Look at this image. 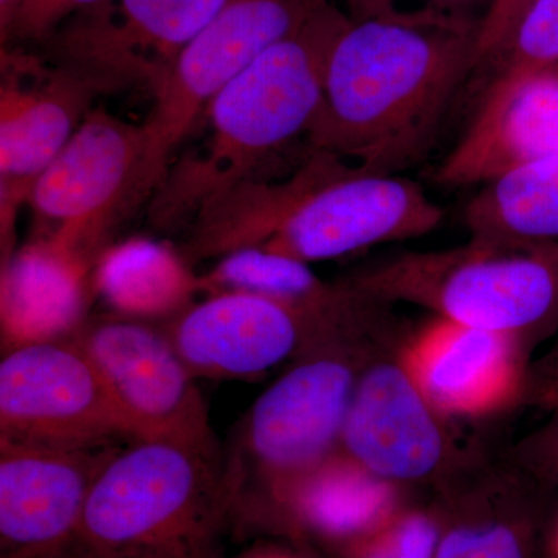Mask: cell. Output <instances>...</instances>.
<instances>
[{
  "label": "cell",
  "instance_id": "obj_36",
  "mask_svg": "<svg viewBox=\"0 0 558 558\" xmlns=\"http://www.w3.org/2000/svg\"><path fill=\"white\" fill-rule=\"evenodd\" d=\"M22 3H24V0H22L21 5H22ZM20 9H21V7H20Z\"/></svg>",
  "mask_w": 558,
  "mask_h": 558
},
{
  "label": "cell",
  "instance_id": "obj_14",
  "mask_svg": "<svg viewBox=\"0 0 558 558\" xmlns=\"http://www.w3.org/2000/svg\"><path fill=\"white\" fill-rule=\"evenodd\" d=\"M398 352L360 371L340 451L363 469L402 487L438 478L449 469L450 436Z\"/></svg>",
  "mask_w": 558,
  "mask_h": 558
},
{
  "label": "cell",
  "instance_id": "obj_30",
  "mask_svg": "<svg viewBox=\"0 0 558 558\" xmlns=\"http://www.w3.org/2000/svg\"><path fill=\"white\" fill-rule=\"evenodd\" d=\"M234 558H310L304 554L296 553V550L290 548H282L277 545H263L256 546V548L247 550V553L241 554V556Z\"/></svg>",
  "mask_w": 558,
  "mask_h": 558
},
{
  "label": "cell",
  "instance_id": "obj_25",
  "mask_svg": "<svg viewBox=\"0 0 558 558\" xmlns=\"http://www.w3.org/2000/svg\"><path fill=\"white\" fill-rule=\"evenodd\" d=\"M440 529V513L402 506L380 526L337 553V557L436 558Z\"/></svg>",
  "mask_w": 558,
  "mask_h": 558
},
{
  "label": "cell",
  "instance_id": "obj_3",
  "mask_svg": "<svg viewBox=\"0 0 558 558\" xmlns=\"http://www.w3.org/2000/svg\"><path fill=\"white\" fill-rule=\"evenodd\" d=\"M442 219V207L414 180L366 172L319 150L278 182L245 183L229 208L238 248L271 250L307 264L416 240Z\"/></svg>",
  "mask_w": 558,
  "mask_h": 558
},
{
  "label": "cell",
  "instance_id": "obj_17",
  "mask_svg": "<svg viewBox=\"0 0 558 558\" xmlns=\"http://www.w3.org/2000/svg\"><path fill=\"white\" fill-rule=\"evenodd\" d=\"M558 157V75L487 87L475 119L435 170L442 186L484 185L510 170Z\"/></svg>",
  "mask_w": 558,
  "mask_h": 558
},
{
  "label": "cell",
  "instance_id": "obj_29",
  "mask_svg": "<svg viewBox=\"0 0 558 558\" xmlns=\"http://www.w3.org/2000/svg\"><path fill=\"white\" fill-rule=\"evenodd\" d=\"M531 405L554 410L558 407V343L545 357L527 368L523 398Z\"/></svg>",
  "mask_w": 558,
  "mask_h": 558
},
{
  "label": "cell",
  "instance_id": "obj_10",
  "mask_svg": "<svg viewBox=\"0 0 558 558\" xmlns=\"http://www.w3.org/2000/svg\"><path fill=\"white\" fill-rule=\"evenodd\" d=\"M70 339L100 373L135 440L216 446L204 396L167 333L113 314L84 322Z\"/></svg>",
  "mask_w": 558,
  "mask_h": 558
},
{
  "label": "cell",
  "instance_id": "obj_5",
  "mask_svg": "<svg viewBox=\"0 0 558 558\" xmlns=\"http://www.w3.org/2000/svg\"><path fill=\"white\" fill-rule=\"evenodd\" d=\"M384 303H405L524 348L558 329V242L470 236L464 245L403 252L348 278Z\"/></svg>",
  "mask_w": 558,
  "mask_h": 558
},
{
  "label": "cell",
  "instance_id": "obj_23",
  "mask_svg": "<svg viewBox=\"0 0 558 558\" xmlns=\"http://www.w3.org/2000/svg\"><path fill=\"white\" fill-rule=\"evenodd\" d=\"M509 495L505 488H480L440 513L436 558H531V520Z\"/></svg>",
  "mask_w": 558,
  "mask_h": 558
},
{
  "label": "cell",
  "instance_id": "obj_28",
  "mask_svg": "<svg viewBox=\"0 0 558 558\" xmlns=\"http://www.w3.org/2000/svg\"><path fill=\"white\" fill-rule=\"evenodd\" d=\"M548 424L520 447L521 464L543 484H558V407Z\"/></svg>",
  "mask_w": 558,
  "mask_h": 558
},
{
  "label": "cell",
  "instance_id": "obj_4",
  "mask_svg": "<svg viewBox=\"0 0 558 558\" xmlns=\"http://www.w3.org/2000/svg\"><path fill=\"white\" fill-rule=\"evenodd\" d=\"M236 501L218 446L134 440L95 481L75 542L90 558H222Z\"/></svg>",
  "mask_w": 558,
  "mask_h": 558
},
{
  "label": "cell",
  "instance_id": "obj_12",
  "mask_svg": "<svg viewBox=\"0 0 558 558\" xmlns=\"http://www.w3.org/2000/svg\"><path fill=\"white\" fill-rule=\"evenodd\" d=\"M32 81L2 60L0 87V233L3 260L11 256L17 213L28 204L36 180L78 130L92 100L106 84L57 62L47 68L27 53Z\"/></svg>",
  "mask_w": 558,
  "mask_h": 558
},
{
  "label": "cell",
  "instance_id": "obj_6",
  "mask_svg": "<svg viewBox=\"0 0 558 558\" xmlns=\"http://www.w3.org/2000/svg\"><path fill=\"white\" fill-rule=\"evenodd\" d=\"M376 340L333 339L303 359L253 403L245 421L244 451L252 487L238 497L233 524L259 529L301 481L340 449L349 407L366 360L362 347Z\"/></svg>",
  "mask_w": 558,
  "mask_h": 558
},
{
  "label": "cell",
  "instance_id": "obj_16",
  "mask_svg": "<svg viewBox=\"0 0 558 558\" xmlns=\"http://www.w3.org/2000/svg\"><path fill=\"white\" fill-rule=\"evenodd\" d=\"M193 376H258L314 347L310 323L278 301L244 292L209 295L175 315L167 332Z\"/></svg>",
  "mask_w": 558,
  "mask_h": 558
},
{
  "label": "cell",
  "instance_id": "obj_33",
  "mask_svg": "<svg viewBox=\"0 0 558 558\" xmlns=\"http://www.w3.org/2000/svg\"><path fill=\"white\" fill-rule=\"evenodd\" d=\"M47 558H90L87 556L86 553H84L83 549L80 548L78 545H76L75 539L73 542H70L68 546H64V548L58 550V553L51 554L50 557Z\"/></svg>",
  "mask_w": 558,
  "mask_h": 558
},
{
  "label": "cell",
  "instance_id": "obj_18",
  "mask_svg": "<svg viewBox=\"0 0 558 558\" xmlns=\"http://www.w3.org/2000/svg\"><path fill=\"white\" fill-rule=\"evenodd\" d=\"M400 486L337 450L264 521V531L340 553L402 508Z\"/></svg>",
  "mask_w": 558,
  "mask_h": 558
},
{
  "label": "cell",
  "instance_id": "obj_1",
  "mask_svg": "<svg viewBox=\"0 0 558 558\" xmlns=\"http://www.w3.org/2000/svg\"><path fill=\"white\" fill-rule=\"evenodd\" d=\"M478 27L461 13H405L391 3L351 14L326 62L307 153L333 154L376 174L416 167L478 70Z\"/></svg>",
  "mask_w": 558,
  "mask_h": 558
},
{
  "label": "cell",
  "instance_id": "obj_2",
  "mask_svg": "<svg viewBox=\"0 0 558 558\" xmlns=\"http://www.w3.org/2000/svg\"><path fill=\"white\" fill-rule=\"evenodd\" d=\"M351 14L326 0L288 38L242 70L208 102L209 137L199 156L167 172L150 202L154 223L194 218L220 194L307 140L322 105L330 49Z\"/></svg>",
  "mask_w": 558,
  "mask_h": 558
},
{
  "label": "cell",
  "instance_id": "obj_19",
  "mask_svg": "<svg viewBox=\"0 0 558 558\" xmlns=\"http://www.w3.org/2000/svg\"><path fill=\"white\" fill-rule=\"evenodd\" d=\"M94 264L35 238L3 260L2 328L11 348L62 340L83 326Z\"/></svg>",
  "mask_w": 558,
  "mask_h": 558
},
{
  "label": "cell",
  "instance_id": "obj_32",
  "mask_svg": "<svg viewBox=\"0 0 558 558\" xmlns=\"http://www.w3.org/2000/svg\"><path fill=\"white\" fill-rule=\"evenodd\" d=\"M22 0H0V35L9 31Z\"/></svg>",
  "mask_w": 558,
  "mask_h": 558
},
{
  "label": "cell",
  "instance_id": "obj_7",
  "mask_svg": "<svg viewBox=\"0 0 558 558\" xmlns=\"http://www.w3.org/2000/svg\"><path fill=\"white\" fill-rule=\"evenodd\" d=\"M157 190L145 124L90 110L33 186L36 238L97 263L110 230Z\"/></svg>",
  "mask_w": 558,
  "mask_h": 558
},
{
  "label": "cell",
  "instance_id": "obj_34",
  "mask_svg": "<svg viewBox=\"0 0 558 558\" xmlns=\"http://www.w3.org/2000/svg\"><path fill=\"white\" fill-rule=\"evenodd\" d=\"M549 553L550 558H558V521L556 527H554L553 535H550Z\"/></svg>",
  "mask_w": 558,
  "mask_h": 558
},
{
  "label": "cell",
  "instance_id": "obj_9",
  "mask_svg": "<svg viewBox=\"0 0 558 558\" xmlns=\"http://www.w3.org/2000/svg\"><path fill=\"white\" fill-rule=\"evenodd\" d=\"M130 427L92 360L72 339L11 348L0 363V439L95 447Z\"/></svg>",
  "mask_w": 558,
  "mask_h": 558
},
{
  "label": "cell",
  "instance_id": "obj_20",
  "mask_svg": "<svg viewBox=\"0 0 558 558\" xmlns=\"http://www.w3.org/2000/svg\"><path fill=\"white\" fill-rule=\"evenodd\" d=\"M218 259L201 278L202 290L209 295L244 292L278 301L299 312L315 330L347 317L357 300L347 281L330 284L318 278L310 264L271 250L245 247Z\"/></svg>",
  "mask_w": 558,
  "mask_h": 558
},
{
  "label": "cell",
  "instance_id": "obj_11",
  "mask_svg": "<svg viewBox=\"0 0 558 558\" xmlns=\"http://www.w3.org/2000/svg\"><path fill=\"white\" fill-rule=\"evenodd\" d=\"M229 0H102L40 46L106 86H153Z\"/></svg>",
  "mask_w": 558,
  "mask_h": 558
},
{
  "label": "cell",
  "instance_id": "obj_26",
  "mask_svg": "<svg viewBox=\"0 0 558 558\" xmlns=\"http://www.w3.org/2000/svg\"><path fill=\"white\" fill-rule=\"evenodd\" d=\"M102 0H24L9 31L2 35V46L44 44L70 17L89 10Z\"/></svg>",
  "mask_w": 558,
  "mask_h": 558
},
{
  "label": "cell",
  "instance_id": "obj_22",
  "mask_svg": "<svg viewBox=\"0 0 558 558\" xmlns=\"http://www.w3.org/2000/svg\"><path fill=\"white\" fill-rule=\"evenodd\" d=\"M464 219L470 236L558 242V157L484 183L465 207Z\"/></svg>",
  "mask_w": 558,
  "mask_h": 558
},
{
  "label": "cell",
  "instance_id": "obj_8",
  "mask_svg": "<svg viewBox=\"0 0 558 558\" xmlns=\"http://www.w3.org/2000/svg\"><path fill=\"white\" fill-rule=\"evenodd\" d=\"M326 0H229L170 69L150 86L154 106L143 121L157 183L197 117L231 80L288 38Z\"/></svg>",
  "mask_w": 558,
  "mask_h": 558
},
{
  "label": "cell",
  "instance_id": "obj_24",
  "mask_svg": "<svg viewBox=\"0 0 558 558\" xmlns=\"http://www.w3.org/2000/svg\"><path fill=\"white\" fill-rule=\"evenodd\" d=\"M558 64V0H535L495 62L488 87H505L549 72Z\"/></svg>",
  "mask_w": 558,
  "mask_h": 558
},
{
  "label": "cell",
  "instance_id": "obj_21",
  "mask_svg": "<svg viewBox=\"0 0 558 558\" xmlns=\"http://www.w3.org/2000/svg\"><path fill=\"white\" fill-rule=\"evenodd\" d=\"M92 288L117 314L135 319L178 315L202 290L182 256L142 238L105 248L92 270Z\"/></svg>",
  "mask_w": 558,
  "mask_h": 558
},
{
  "label": "cell",
  "instance_id": "obj_15",
  "mask_svg": "<svg viewBox=\"0 0 558 558\" xmlns=\"http://www.w3.org/2000/svg\"><path fill=\"white\" fill-rule=\"evenodd\" d=\"M524 352L513 337L436 317L398 355L433 410L449 418L487 416L523 398Z\"/></svg>",
  "mask_w": 558,
  "mask_h": 558
},
{
  "label": "cell",
  "instance_id": "obj_13",
  "mask_svg": "<svg viewBox=\"0 0 558 558\" xmlns=\"http://www.w3.org/2000/svg\"><path fill=\"white\" fill-rule=\"evenodd\" d=\"M119 450L0 439V558H47L73 542L92 487Z\"/></svg>",
  "mask_w": 558,
  "mask_h": 558
},
{
  "label": "cell",
  "instance_id": "obj_35",
  "mask_svg": "<svg viewBox=\"0 0 558 558\" xmlns=\"http://www.w3.org/2000/svg\"><path fill=\"white\" fill-rule=\"evenodd\" d=\"M549 72L556 73V75H558V64L556 65V68L550 69Z\"/></svg>",
  "mask_w": 558,
  "mask_h": 558
},
{
  "label": "cell",
  "instance_id": "obj_27",
  "mask_svg": "<svg viewBox=\"0 0 558 558\" xmlns=\"http://www.w3.org/2000/svg\"><path fill=\"white\" fill-rule=\"evenodd\" d=\"M535 0H492L480 21L476 61L478 69L495 64L512 39L524 13Z\"/></svg>",
  "mask_w": 558,
  "mask_h": 558
},
{
  "label": "cell",
  "instance_id": "obj_31",
  "mask_svg": "<svg viewBox=\"0 0 558 558\" xmlns=\"http://www.w3.org/2000/svg\"><path fill=\"white\" fill-rule=\"evenodd\" d=\"M349 2H351L352 10H354L359 9V7L366 5V3L388 2V0H349ZM428 2L433 9L458 13V10L462 9V7L472 5V3L481 2V0H428ZM487 2L490 3L492 0H487Z\"/></svg>",
  "mask_w": 558,
  "mask_h": 558
}]
</instances>
